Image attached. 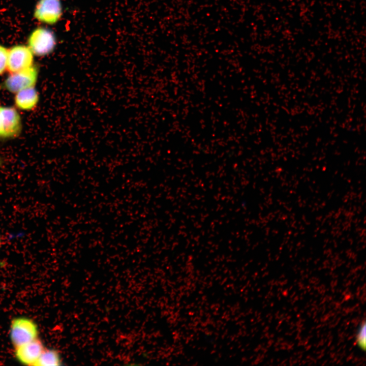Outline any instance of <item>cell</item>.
<instances>
[{
    "instance_id": "cell-4",
    "label": "cell",
    "mask_w": 366,
    "mask_h": 366,
    "mask_svg": "<svg viewBox=\"0 0 366 366\" xmlns=\"http://www.w3.org/2000/svg\"><path fill=\"white\" fill-rule=\"evenodd\" d=\"M27 46L34 55L46 56L51 53L56 44L54 34L42 27L35 29L29 35Z\"/></svg>"
},
{
    "instance_id": "cell-8",
    "label": "cell",
    "mask_w": 366,
    "mask_h": 366,
    "mask_svg": "<svg viewBox=\"0 0 366 366\" xmlns=\"http://www.w3.org/2000/svg\"><path fill=\"white\" fill-rule=\"evenodd\" d=\"M40 96L38 90L35 87H32L15 94L14 102L17 109L29 111L36 108Z\"/></svg>"
},
{
    "instance_id": "cell-11",
    "label": "cell",
    "mask_w": 366,
    "mask_h": 366,
    "mask_svg": "<svg viewBox=\"0 0 366 366\" xmlns=\"http://www.w3.org/2000/svg\"><path fill=\"white\" fill-rule=\"evenodd\" d=\"M8 49L0 45V76L7 71Z\"/></svg>"
},
{
    "instance_id": "cell-9",
    "label": "cell",
    "mask_w": 366,
    "mask_h": 366,
    "mask_svg": "<svg viewBox=\"0 0 366 366\" xmlns=\"http://www.w3.org/2000/svg\"><path fill=\"white\" fill-rule=\"evenodd\" d=\"M62 364L59 352L53 349H44L36 362L37 366L59 365Z\"/></svg>"
},
{
    "instance_id": "cell-13",
    "label": "cell",
    "mask_w": 366,
    "mask_h": 366,
    "mask_svg": "<svg viewBox=\"0 0 366 366\" xmlns=\"http://www.w3.org/2000/svg\"><path fill=\"white\" fill-rule=\"evenodd\" d=\"M1 159H0V164H1Z\"/></svg>"
},
{
    "instance_id": "cell-1",
    "label": "cell",
    "mask_w": 366,
    "mask_h": 366,
    "mask_svg": "<svg viewBox=\"0 0 366 366\" xmlns=\"http://www.w3.org/2000/svg\"><path fill=\"white\" fill-rule=\"evenodd\" d=\"M39 75V69L34 65L18 72L9 73L2 84L5 90L12 93L32 87H35Z\"/></svg>"
},
{
    "instance_id": "cell-2",
    "label": "cell",
    "mask_w": 366,
    "mask_h": 366,
    "mask_svg": "<svg viewBox=\"0 0 366 366\" xmlns=\"http://www.w3.org/2000/svg\"><path fill=\"white\" fill-rule=\"evenodd\" d=\"M21 117L12 106L0 105V140H9L19 136L22 131Z\"/></svg>"
},
{
    "instance_id": "cell-5",
    "label": "cell",
    "mask_w": 366,
    "mask_h": 366,
    "mask_svg": "<svg viewBox=\"0 0 366 366\" xmlns=\"http://www.w3.org/2000/svg\"><path fill=\"white\" fill-rule=\"evenodd\" d=\"M34 54L27 46L15 45L8 49L7 72L12 73L34 65Z\"/></svg>"
},
{
    "instance_id": "cell-10",
    "label": "cell",
    "mask_w": 366,
    "mask_h": 366,
    "mask_svg": "<svg viewBox=\"0 0 366 366\" xmlns=\"http://www.w3.org/2000/svg\"><path fill=\"white\" fill-rule=\"evenodd\" d=\"M356 342L358 346L362 350H365L366 325L365 321L359 325L356 335Z\"/></svg>"
},
{
    "instance_id": "cell-7",
    "label": "cell",
    "mask_w": 366,
    "mask_h": 366,
    "mask_svg": "<svg viewBox=\"0 0 366 366\" xmlns=\"http://www.w3.org/2000/svg\"><path fill=\"white\" fill-rule=\"evenodd\" d=\"M44 349L42 341L37 338L16 347L15 355L17 359L21 363L35 365Z\"/></svg>"
},
{
    "instance_id": "cell-3",
    "label": "cell",
    "mask_w": 366,
    "mask_h": 366,
    "mask_svg": "<svg viewBox=\"0 0 366 366\" xmlns=\"http://www.w3.org/2000/svg\"><path fill=\"white\" fill-rule=\"evenodd\" d=\"M38 326L32 319L19 317L12 321L10 336L15 347L38 338Z\"/></svg>"
},
{
    "instance_id": "cell-12",
    "label": "cell",
    "mask_w": 366,
    "mask_h": 366,
    "mask_svg": "<svg viewBox=\"0 0 366 366\" xmlns=\"http://www.w3.org/2000/svg\"><path fill=\"white\" fill-rule=\"evenodd\" d=\"M1 238H0V246H1Z\"/></svg>"
},
{
    "instance_id": "cell-6",
    "label": "cell",
    "mask_w": 366,
    "mask_h": 366,
    "mask_svg": "<svg viewBox=\"0 0 366 366\" xmlns=\"http://www.w3.org/2000/svg\"><path fill=\"white\" fill-rule=\"evenodd\" d=\"M62 13L60 0H39L36 6L34 16L41 22L54 24L60 20Z\"/></svg>"
}]
</instances>
